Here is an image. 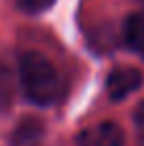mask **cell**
Instances as JSON below:
<instances>
[{
  "mask_svg": "<svg viewBox=\"0 0 144 146\" xmlns=\"http://www.w3.org/2000/svg\"><path fill=\"white\" fill-rule=\"evenodd\" d=\"M123 38L133 53L144 57V13H133L125 19Z\"/></svg>",
  "mask_w": 144,
  "mask_h": 146,
  "instance_id": "5b68a950",
  "label": "cell"
},
{
  "mask_svg": "<svg viewBox=\"0 0 144 146\" xmlns=\"http://www.w3.org/2000/svg\"><path fill=\"white\" fill-rule=\"evenodd\" d=\"M15 95V78L13 72L4 64H0V112H4L13 102Z\"/></svg>",
  "mask_w": 144,
  "mask_h": 146,
  "instance_id": "8992f818",
  "label": "cell"
},
{
  "mask_svg": "<svg viewBox=\"0 0 144 146\" xmlns=\"http://www.w3.org/2000/svg\"><path fill=\"white\" fill-rule=\"evenodd\" d=\"M142 85V72L131 66H119L106 78V93L112 102L129 98L133 91H138Z\"/></svg>",
  "mask_w": 144,
  "mask_h": 146,
  "instance_id": "3957f363",
  "label": "cell"
},
{
  "mask_svg": "<svg viewBox=\"0 0 144 146\" xmlns=\"http://www.w3.org/2000/svg\"><path fill=\"white\" fill-rule=\"evenodd\" d=\"M140 2H142V4H144V0H140Z\"/></svg>",
  "mask_w": 144,
  "mask_h": 146,
  "instance_id": "9c48e42d",
  "label": "cell"
},
{
  "mask_svg": "<svg viewBox=\"0 0 144 146\" xmlns=\"http://www.w3.org/2000/svg\"><path fill=\"white\" fill-rule=\"evenodd\" d=\"M133 123H136L138 138H140V142L144 144V100L136 106V110H133Z\"/></svg>",
  "mask_w": 144,
  "mask_h": 146,
  "instance_id": "ba28073f",
  "label": "cell"
},
{
  "mask_svg": "<svg viewBox=\"0 0 144 146\" xmlns=\"http://www.w3.org/2000/svg\"><path fill=\"white\" fill-rule=\"evenodd\" d=\"M19 85L26 100L34 106H51L62 93L55 66L38 51H28L19 57Z\"/></svg>",
  "mask_w": 144,
  "mask_h": 146,
  "instance_id": "6da1fadb",
  "label": "cell"
},
{
  "mask_svg": "<svg viewBox=\"0 0 144 146\" xmlns=\"http://www.w3.org/2000/svg\"><path fill=\"white\" fill-rule=\"evenodd\" d=\"M19 11L30 13V15H36V13H44L55 4V0H15Z\"/></svg>",
  "mask_w": 144,
  "mask_h": 146,
  "instance_id": "52a82bcc",
  "label": "cell"
},
{
  "mask_svg": "<svg viewBox=\"0 0 144 146\" xmlns=\"http://www.w3.org/2000/svg\"><path fill=\"white\" fill-rule=\"evenodd\" d=\"M78 146H123L125 144V133L121 125L112 121H102V123L89 125L83 131L76 133Z\"/></svg>",
  "mask_w": 144,
  "mask_h": 146,
  "instance_id": "7a4b0ae2",
  "label": "cell"
},
{
  "mask_svg": "<svg viewBox=\"0 0 144 146\" xmlns=\"http://www.w3.org/2000/svg\"><path fill=\"white\" fill-rule=\"evenodd\" d=\"M44 138V125L36 117H23L15 125L9 138V146H40Z\"/></svg>",
  "mask_w": 144,
  "mask_h": 146,
  "instance_id": "277c9868",
  "label": "cell"
}]
</instances>
